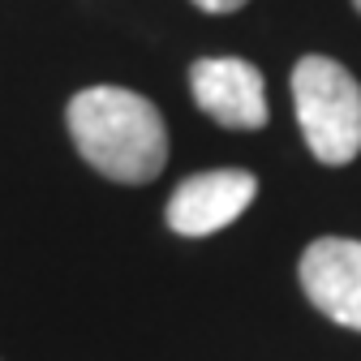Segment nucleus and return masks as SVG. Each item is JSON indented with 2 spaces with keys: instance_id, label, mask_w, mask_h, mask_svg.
<instances>
[{
  "instance_id": "20e7f679",
  "label": "nucleus",
  "mask_w": 361,
  "mask_h": 361,
  "mask_svg": "<svg viewBox=\"0 0 361 361\" xmlns=\"http://www.w3.org/2000/svg\"><path fill=\"white\" fill-rule=\"evenodd\" d=\"M258 180L241 168H215L180 180L168 198V228L180 237H211L254 202Z\"/></svg>"
},
{
  "instance_id": "0eeeda50",
  "label": "nucleus",
  "mask_w": 361,
  "mask_h": 361,
  "mask_svg": "<svg viewBox=\"0 0 361 361\" xmlns=\"http://www.w3.org/2000/svg\"><path fill=\"white\" fill-rule=\"evenodd\" d=\"M353 5H357V13H361V0H353Z\"/></svg>"
},
{
  "instance_id": "f257e3e1",
  "label": "nucleus",
  "mask_w": 361,
  "mask_h": 361,
  "mask_svg": "<svg viewBox=\"0 0 361 361\" xmlns=\"http://www.w3.org/2000/svg\"><path fill=\"white\" fill-rule=\"evenodd\" d=\"M69 133L82 159L121 185H147L168 164V125L159 108L125 86H86L69 99Z\"/></svg>"
},
{
  "instance_id": "7ed1b4c3",
  "label": "nucleus",
  "mask_w": 361,
  "mask_h": 361,
  "mask_svg": "<svg viewBox=\"0 0 361 361\" xmlns=\"http://www.w3.org/2000/svg\"><path fill=\"white\" fill-rule=\"evenodd\" d=\"M297 276L314 310L348 331H361V241L319 237L301 254Z\"/></svg>"
},
{
  "instance_id": "423d86ee",
  "label": "nucleus",
  "mask_w": 361,
  "mask_h": 361,
  "mask_svg": "<svg viewBox=\"0 0 361 361\" xmlns=\"http://www.w3.org/2000/svg\"><path fill=\"white\" fill-rule=\"evenodd\" d=\"M198 9H207V13H237L245 0H194Z\"/></svg>"
},
{
  "instance_id": "39448f33",
  "label": "nucleus",
  "mask_w": 361,
  "mask_h": 361,
  "mask_svg": "<svg viewBox=\"0 0 361 361\" xmlns=\"http://www.w3.org/2000/svg\"><path fill=\"white\" fill-rule=\"evenodd\" d=\"M194 104L224 129H258L267 125V82L241 56H207L190 69Z\"/></svg>"
},
{
  "instance_id": "f03ea898",
  "label": "nucleus",
  "mask_w": 361,
  "mask_h": 361,
  "mask_svg": "<svg viewBox=\"0 0 361 361\" xmlns=\"http://www.w3.org/2000/svg\"><path fill=\"white\" fill-rule=\"evenodd\" d=\"M293 108L305 147L327 168H344L361 151V86L331 56H301L293 69Z\"/></svg>"
}]
</instances>
